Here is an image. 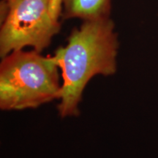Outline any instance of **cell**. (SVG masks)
<instances>
[{
	"mask_svg": "<svg viewBox=\"0 0 158 158\" xmlns=\"http://www.w3.org/2000/svg\"><path fill=\"white\" fill-rule=\"evenodd\" d=\"M54 56L19 50L2 58L0 64V108H35L59 98L62 83Z\"/></svg>",
	"mask_w": 158,
	"mask_h": 158,
	"instance_id": "2",
	"label": "cell"
},
{
	"mask_svg": "<svg viewBox=\"0 0 158 158\" xmlns=\"http://www.w3.org/2000/svg\"><path fill=\"white\" fill-rule=\"evenodd\" d=\"M0 56L32 47L41 53L61 29L62 0H2Z\"/></svg>",
	"mask_w": 158,
	"mask_h": 158,
	"instance_id": "3",
	"label": "cell"
},
{
	"mask_svg": "<svg viewBox=\"0 0 158 158\" xmlns=\"http://www.w3.org/2000/svg\"><path fill=\"white\" fill-rule=\"evenodd\" d=\"M62 19L91 21L110 17L111 0H62Z\"/></svg>",
	"mask_w": 158,
	"mask_h": 158,
	"instance_id": "4",
	"label": "cell"
},
{
	"mask_svg": "<svg viewBox=\"0 0 158 158\" xmlns=\"http://www.w3.org/2000/svg\"><path fill=\"white\" fill-rule=\"evenodd\" d=\"M118 49L115 24L110 17L84 21L72 31L67 45L54 55L62 72L57 106L62 117L78 115L83 92L93 77L115 74Z\"/></svg>",
	"mask_w": 158,
	"mask_h": 158,
	"instance_id": "1",
	"label": "cell"
}]
</instances>
